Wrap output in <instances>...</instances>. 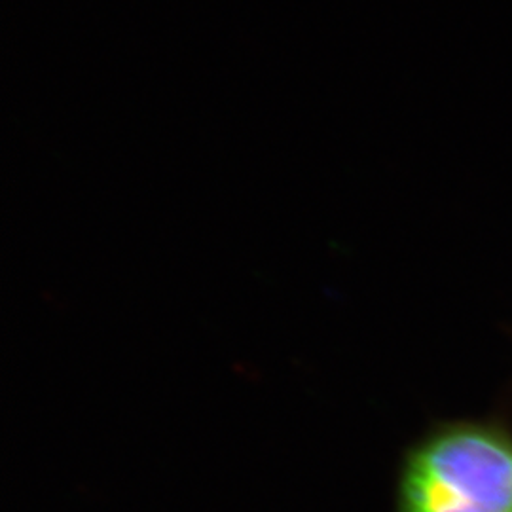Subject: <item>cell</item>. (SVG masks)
<instances>
[{
  "mask_svg": "<svg viewBox=\"0 0 512 512\" xmlns=\"http://www.w3.org/2000/svg\"><path fill=\"white\" fill-rule=\"evenodd\" d=\"M399 512H512V437L488 423H452L404 459Z\"/></svg>",
  "mask_w": 512,
  "mask_h": 512,
  "instance_id": "1",
  "label": "cell"
}]
</instances>
